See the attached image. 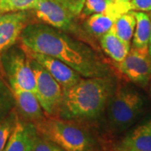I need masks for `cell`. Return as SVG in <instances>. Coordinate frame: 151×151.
Instances as JSON below:
<instances>
[{
    "instance_id": "6da1fadb",
    "label": "cell",
    "mask_w": 151,
    "mask_h": 151,
    "mask_svg": "<svg viewBox=\"0 0 151 151\" xmlns=\"http://www.w3.org/2000/svg\"><path fill=\"white\" fill-rule=\"evenodd\" d=\"M20 45L59 60L82 77L111 76L108 63L84 41L44 23H30L19 39Z\"/></svg>"
},
{
    "instance_id": "7a4b0ae2",
    "label": "cell",
    "mask_w": 151,
    "mask_h": 151,
    "mask_svg": "<svg viewBox=\"0 0 151 151\" xmlns=\"http://www.w3.org/2000/svg\"><path fill=\"white\" fill-rule=\"evenodd\" d=\"M111 76L82 77L74 86L63 90V99L58 117L77 121L99 117L114 92Z\"/></svg>"
},
{
    "instance_id": "3957f363",
    "label": "cell",
    "mask_w": 151,
    "mask_h": 151,
    "mask_svg": "<svg viewBox=\"0 0 151 151\" xmlns=\"http://www.w3.org/2000/svg\"><path fill=\"white\" fill-rule=\"evenodd\" d=\"M34 125L40 136L54 142L65 151H98L96 137L81 121L45 115Z\"/></svg>"
},
{
    "instance_id": "277c9868",
    "label": "cell",
    "mask_w": 151,
    "mask_h": 151,
    "mask_svg": "<svg viewBox=\"0 0 151 151\" xmlns=\"http://www.w3.org/2000/svg\"><path fill=\"white\" fill-rule=\"evenodd\" d=\"M144 101L132 88L119 86L107 104V116L111 129L121 132L130 127L142 112Z\"/></svg>"
},
{
    "instance_id": "5b68a950",
    "label": "cell",
    "mask_w": 151,
    "mask_h": 151,
    "mask_svg": "<svg viewBox=\"0 0 151 151\" xmlns=\"http://www.w3.org/2000/svg\"><path fill=\"white\" fill-rule=\"evenodd\" d=\"M30 65L35 76L36 97L47 116L58 117L63 99V88L58 81L36 60L30 58Z\"/></svg>"
},
{
    "instance_id": "8992f818",
    "label": "cell",
    "mask_w": 151,
    "mask_h": 151,
    "mask_svg": "<svg viewBox=\"0 0 151 151\" xmlns=\"http://www.w3.org/2000/svg\"><path fill=\"white\" fill-rule=\"evenodd\" d=\"M5 70L11 86L36 93V81L30 59L20 47L7 56Z\"/></svg>"
},
{
    "instance_id": "52a82bcc",
    "label": "cell",
    "mask_w": 151,
    "mask_h": 151,
    "mask_svg": "<svg viewBox=\"0 0 151 151\" xmlns=\"http://www.w3.org/2000/svg\"><path fill=\"white\" fill-rule=\"evenodd\" d=\"M117 67L129 80L140 86H147L151 76V58L148 47L132 46Z\"/></svg>"
},
{
    "instance_id": "ba28073f",
    "label": "cell",
    "mask_w": 151,
    "mask_h": 151,
    "mask_svg": "<svg viewBox=\"0 0 151 151\" xmlns=\"http://www.w3.org/2000/svg\"><path fill=\"white\" fill-rule=\"evenodd\" d=\"M33 10L41 23L64 32L70 33L76 30L75 26L76 17L52 0H40Z\"/></svg>"
},
{
    "instance_id": "9c48e42d",
    "label": "cell",
    "mask_w": 151,
    "mask_h": 151,
    "mask_svg": "<svg viewBox=\"0 0 151 151\" xmlns=\"http://www.w3.org/2000/svg\"><path fill=\"white\" fill-rule=\"evenodd\" d=\"M20 48L29 57L36 60L38 63L48 70L50 74L60 84L63 90L74 86L82 78V76L77 71L59 60L47 55L32 51L22 45H20Z\"/></svg>"
},
{
    "instance_id": "30bf717a",
    "label": "cell",
    "mask_w": 151,
    "mask_h": 151,
    "mask_svg": "<svg viewBox=\"0 0 151 151\" xmlns=\"http://www.w3.org/2000/svg\"><path fill=\"white\" fill-rule=\"evenodd\" d=\"M29 23L27 11L4 14L0 22V57L4 52L15 45L24 29Z\"/></svg>"
},
{
    "instance_id": "8fae6325",
    "label": "cell",
    "mask_w": 151,
    "mask_h": 151,
    "mask_svg": "<svg viewBox=\"0 0 151 151\" xmlns=\"http://www.w3.org/2000/svg\"><path fill=\"white\" fill-rule=\"evenodd\" d=\"M117 151H151V119L135 127L115 146Z\"/></svg>"
},
{
    "instance_id": "7c38bea8",
    "label": "cell",
    "mask_w": 151,
    "mask_h": 151,
    "mask_svg": "<svg viewBox=\"0 0 151 151\" xmlns=\"http://www.w3.org/2000/svg\"><path fill=\"white\" fill-rule=\"evenodd\" d=\"M36 129L31 122L17 119L4 151H32Z\"/></svg>"
},
{
    "instance_id": "4fadbf2b",
    "label": "cell",
    "mask_w": 151,
    "mask_h": 151,
    "mask_svg": "<svg viewBox=\"0 0 151 151\" xmlns=\"http://www.w3.org/2000/svg\"><path fill=\"white\" fill-rule=\"evenodd\" d=\"M10 89L17 107L27 121L35 124L45 116L35 93L23 90L17 86H11Z\"/></svg>"
},
{
    "instance_id": "5bb4252c",
    "label": "cell",
    "mask_w": 151,
    "mask_h": 151,
    "mask_svg": "<svg viewBox=\"0 0 151 151\" xmlns=\"http://www.w3.org/2000/svg\"><path fill=\"white\" fill-rule=\"evenodd\" d=\"M100 45L105 54L117 63L124 60L131 48V44L119 39L113 28L100 38Z\"/></svg>"
},
{
    "instance_id": "9a60e30c",
    "label": "cell",
    "mask_w": 151,
    "mask_h": 151,
    "mask_svg": "<svg viewBox=\"0 0 151 151\" xmlns=\"http://www.w3.org/2000/svg\"><path fill=\"white\" fill-rule=\"evenodd\" d=\"M136 26L133 36V46L148 47L151 36V19L150 14L144 11H134Z\"/></svg>"
},
{
    "instance_id": "2e32d148",
    "label": "cell",
    "mask_w": 151,
    "mask_h": 151,
    "mask_svg": "<svg viewBox=\"0 0 151 151\" xmlns=\"http://www.w3.org/2000/svg\"><path fill=\"white\" fill-rule=\"evenodd\" d=\"M116 19V18L107 14H94L86 18L85 28L91 35L100 40L111 29Z\"/></svg>"
},
{
    "instance_id": "e0dca14e",
    "label": "cell",
    "mask_w": 151,
    "mask_h": 151,
    "mask_svg": "<svg viewBox=\"0 0 151 151\" xmlns=\"http://www.w3.org/2000/svg\"><path fill=\"white\" fill-rule=\"evenodd\" d=\"M135 26H136V18L134 10H130L124 13L116 19L113 26L115 34L119 39L128 44H131V40L134 36Z\"/></svg>"
},
{
    "instance_id": "ac0fdd59",
    "label": "cell",
    "mask_w": 151,
    "mask_h": 151,
    "mask_svg": "<svg viewBox=\"0 0 151 151\" xmlns=\"http://www.w3.org/2000/svg\"><path fill=\"white\" fill-rule=\"evenodd\" d=\"M40 0H1L0 13L19 12L34 9Z\"/></svg>"
},
{
    "instance_id": "d6986e66",
    "label": "cell",
    "mask_w": 151,
    "mask_h": 151,
    "mask_svg": "<svg viewBox=\"0 0 151 151\" xmlns=\"http://www.w3.org/2000/svg\"><path fill=\"white\" fill-rule=\"evenodd\" d=\"M18 116L15 112H11L6 118L0 121V151L4 150L7 142L15 126Z\"/></svg>"
},
{
    "instance_id": "ffe728a7",
    "label": "cell",
    "mask_w": 151,
    "mask_h": 151,
    "mask_svg": "<svg viewBox=\"0 0 151 151\" xmlns=\"http://www.w3.org/2000/svg\"><path fill=\"white\" fill-rule=\"evenodd\" d=\"M94 14H109L108 5L105 0H85L82 10L79 16L84 18Z\"/></svg>"
},
{
    "instance_id": "44dd1931",
    "label": "cell",
    "mask_w": 151,
    "mask_h": 151,
    "mask_svg": "<svg viewBox=\"0 0 151 151\" xmlns=\"http://www.w3.org/2000/svg\"><path fill=\"white\" fill-rule=\"evenodd\" d=\"M32 151H65L52 141L36 134Z\"/></svg>"
},
{
    "instance_id": "7402d4cb",
    "label": "cell",
    "mask_w": 151,
    "mask_h": 151,
    "mask_svg": "<svg viewBox=\"0 0 151 151\" xmlns=\"http://www.w3.org/2000/svg\"><path fill=\"white\" fill-rule=\"evenodd\" d=\"M131 9L134 11H151V0H132Z\"/></svg>"
},
{
    "instance_id": "603a6c76",
    "label": "cell",
    "mask_w": 151,
    "mask_h": 151,
    "mask_svg": "<svg viewBox=\"0 0 151 151\" xmlns=\"http://www.w3.org/2000/svg\"><path fill=\"white\" fill-rule=\"evenodd\" d=\"M131 1L132 0H116V5L119 13L123 14L131 9Z\"/></svg>"
},
{
    "instance_id": "cb8c5ba5",
    "label": "cell",
    "mask_w": 151,
    "mask_h": 151,
    "mask_svg": "<svg viewBox=\"0 0 151 151\" xmlns=\"http://www.w3.org/2000/svg\"><path fill=\"white\" fill-rule=\"evenodd\" d=\"M107 2L108 5V9H109V14L111 16L114 17L116 19H118L121 14L119 13V9L116 5V0H105Z\"/></svg>"
},
{
    "instance_id": "d4e9b609",
    "label": "cell",
    "mask_w": 151,
    "mask_h": 151,
    "mask_svg": "<svg viewBox=\"0 0 151 151\" xmlns=\"http://www.w3.org/2000/svg\"><path fill=\"white\" fill-rule=\"evenodd\" d=\"M148 50H149V54H150V58H151V45H149V46H148Z\"/></svg>"
},
{
    "instance_id": "484cf974",
    "label": "cell",
    "mask_w": 151,
    "mask_h": 151,
    "mask_svg": "<svg viewBox=\"0 0 151 151\" xmlns=\"http://www.w3.org/2000/svg\"><path fill=\"white\" fill-rule=\"evenodd\" d=\"M4 17V14H1V13H0V22L3 20Z\"/></svg>"
},
{
    "instance_id": "4316f807",
    "label": "cell",
    "mask_w": 151,
    "mask_h": 151,
    "mask_svg": "<svg viewBox=\"0 0 151 151\" xmlns=\"http://www.w3.org/2000/svg\"><path fill=\"white\" fill-rule=\"evenodd\" d=\"M150 92H151V76H150Z\"/></svg>"
},
{
    "instance_id": "83f0119b",
    "label": "cell",
    "mask_w": 151,
    "mask_h": 151,
    "mask_svg": "<svg viewBox=\"0 0 151 151\" xmlns=\"http://www.w3.org/2000/svg\"><path fill=\"white\" fill-rule=\"evenodd\" d=\"M150 19H151V11H150Z\"/></svg>"
},
{
    "instance_id": "f1b7e54d",
    "label": "cell",
    "mask_w": 151,
    "mask_h": 151,
    "mask_svg": "<svg viewBox=\"0 0 151 151\" xmlns=\"http://www.w3.org/2000/svg\"><path fill=\"white\" fill-rule=\"evenodd\" d=\"M150 45H151V36H150Z\"/></svg>"
},
{
    "instance_id": "f546056e",
    "label": "cell",
    "mask_w": 151,
    "mask_h": 151,
    "mask_svg": "<svg viewBox=\"0 0 151 151\" xmlns=\"http://www.w3.org/2000/svg\"><path fill=\"white\" fill-rule=\"evenodd\" d=\"M2 119H0V121H1V120H2Z\"/></svg>"
},
{
    "instance_id": "4dcf8cb0",
    "label": "cell",
    "mask_w": 151,
    "mask_h": 151,
    "mask_svg": "<svg viewBox=\"0 0 151 151\" xmlns=\"http://www.w3.org/2000/svg\"><path fill=\"white\" fill-rule=\"evenodd\" d=\"M0 3H1V0H0Z\"/></svg>"
},
{
    "instance_id": "1f68e13d",
    "label": "cell",
    "mask_w": 151,
    "mask_h": 151,
    "mask_svg": "<svg viewBox=\"0 0 151 151\" xmlns=\"http://www.w3.org/2000/svg\"><path fill=\"white\" fill-rule=\"evenodd\" d=\"M115 151H117V150H115Z\"/></svg>"
}]
</instances>
